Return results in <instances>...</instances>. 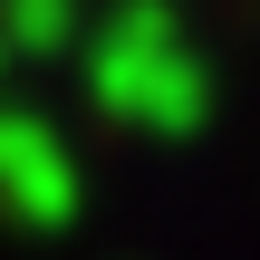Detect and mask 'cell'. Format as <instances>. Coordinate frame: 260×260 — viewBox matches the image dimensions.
Listing matches in <instances>:
<instances>
[{"instance_id":"1","label":"cell","mask_w":260,"mask_h":260,"mask_svg":"<svg viewBox=\"0 0 260 260\" xmlns=\"http://www.w3.org/2000/svg\"><path fill=\"white\" fill-rule=\"evenodd\" d=\"M77 48H87V87L106 116L145 125V135H193L212 116V68L193 58L174 0H116L106 19L87 10Z\"/></svg>"},{"instance_id":"2","label":"cell","mask_w":260,"mask_h":260,"mask_svg":"<svg viewBox=\"0 0 260 260\" xmlns=\"http://www.w3.org/2000/svg\"><path fill=\"white\" fill-rule=\"evenodd\" d=\"M77 154H68V135L48 125V116H29V106H0V203L29 222V232H58L68 212H77Z\"/></svg>"},{"instance_id":"3","label":"cell","mask_w":260,"mask_h":260,"mask_svg":"<svg viewBox=\"0 0 260 260\" xmlns=\"http://www.w3.org/2000/svg\"><path fill=\"white\" fill-rule=\"evenodd\" d=\"M87 0H0V58H58L77 48Z\"/></svg>"}]
</instances>
